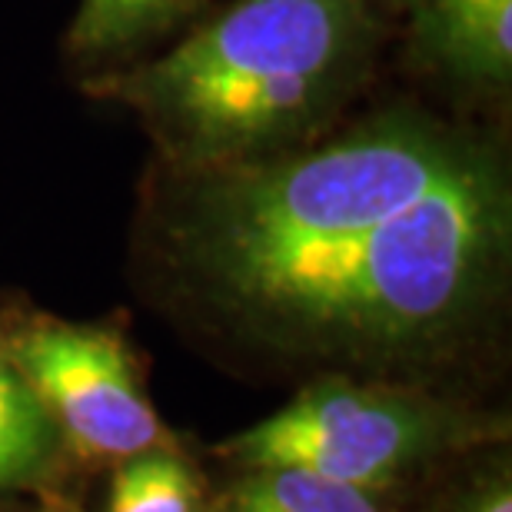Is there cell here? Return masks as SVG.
<instances>
[{"label": "cell", "mask_w": 512, "mask_h": 512, "mask_svg": "<svg viewBox=\"0 0 512 512\" xmlns=\"http://www.w3.org/2000/svg\"><path fill=\"white\" fill-rule=\"evenodd\" d=\"M157 237L247 340L393 370L453 350L499 300L512 190L493 143L393 110L313 147L170 167Z\"/></svg>", "instance_id": "1"}, {"label": "cell", "mask_w": 512, "mask_h": 512, "mask_svg": "<svg viewBox=\"0 0 512 512\" xmlns=\"http://www.w3.org/2000/svg\"><path fill=\"white\" fill-rule=\"evenodd\" d=\"M376 0H237L170 54L100 77L97 97L143 120L170 167L303 147L370 77Z\"/></svg>", "instance_id": "2"}, {"label": "cell", "mask_w": 512, "mask_h": 512, "mask_svg": "<svg viewBox=\"0 0 512 512\" xmlns=\"http://www.w3.org/2000/svg\"><path fill=\"white\" fill-rule=\"evenodd\" d=\"M489 436H496V423L416 386L326 376L300 389L280 413L223 439L217 456L237 469L293 466L380 493Z\"/></svg>", "instance_id": "3"}, {"label": "cell", "mask_w": 512, "mask_h": 512, "mask_svg": "<svg viewBox=\"0 0 512 512\" xmlns=\"http://www.w3.org/2000/svg\"><path fill=\"white\" fill-rule=\"evenodd\" d=\"M0 343L60 439L80 456L120 463L170 443L120 333L34 316L0 333Z\"/></svg>", "instance_id": "4"}, {"label": "cell", "mask_w": 512, "mask_h": 512, "mask_svg": "<svg viewBox=\"0 0 512 512\" xmlns=\"http://www.w3.org/2000/svg\"><path fill=\"white\" fill-rule=\"evenodd\" d=\"M413 57L476 90L509 87L512 0H396Z\"/></svg>", "instance_id": "5"}, {"label": "cell", "mask_w": 512, "mask_h": 512, "mask_svg": "<svg viewBox=\"0 0 512 512\" xmlns=\"http://www.w3.org/2000/svg\"><path fill=\"white\" fill-rule=\"evenodd\" d=\"M207 7V0H80L67 50L77 60H117L167 37Z\"/></svg>", "instance_id": "6"}, {"label": "cell", "mask_w": 512, "mask_h": 512, "mask_svg": "<svg viewBox=\"0 0 512 512\" xmlns=\"http://www.w3.org/2000/svg\"><path fill=\"white\" fill-rule=\"evenodd\" d=\"M213 512H383L370 489L333 483L293 466L240 469Z\"/></svg>", "instance_id": "7"}, {"label": "cell", "mask_w": 512, "mask_h": 512, "mask_svg": "<svg viewBox=\"0 0 512 512\" xmlns=\"http://www.w3.org/2000/svg\"><path fill=\"white\" fill-rule=\"evenodd\" d=\"M60 433L20 380L0 343V489H30L50 476Z\"/></svg>", "instance_id": "8"}, {"label": "cell", "mask_w": 512, "mask_h": 512, "mask_svg": "<svg viewBox=\"0 0 512 512\" xmlns=\"http://www.w3.org/2000/svg\"><path fill=\"white\" fill-rule=\"evenodd\" d=\"M107 512H203L197 473L170 443L120 459Z\"/></svg>", "instance_id": "9"}, {"label": "cell", "mask_w": 512, "mask_h": 512, "mask_svg": "<svg viewBox=\"0 0 512 512\" xmlns=\"http://www.w3.org/2000/svg\"><path fill=\"white\" fill-rule=\"evenodd\" d=\"M459 512H512V489L506 476L489 479V486H483L479 493Z\"/></svg>", "instance_id": "10"}]
</instances>
